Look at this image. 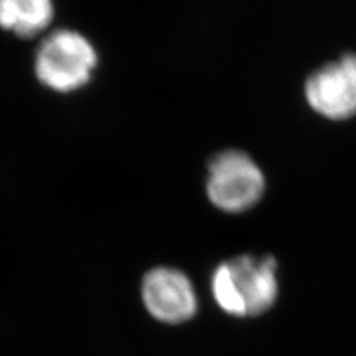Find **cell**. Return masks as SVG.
<instances>
[{
  "instance_id": "1",
  "label": "cell",
  "mask_w": 356,
  "mask_h": 356,
  "mask_svg": "<svg viewBox=\"0 0 356 356\" xmlns=\"http://www.w3.org/2000/svg\"><path fill=\"white\" fill-rule=\"evenodd\" d=\"M211 286L216 302L227 314L260 315L273 306L277 296L276 261L269 255H241L217 267Z\"/></svg>"
},
{
  "instance_id": "2",
  "label": "cell",
  "mask_w": 356,
  "mask_h": 356,
  "mask_svg": "<svg viewBox=\"0 0 356 356\" xmlns=\"http://www.w3.org/2000/svg\"><path fill=\"white\" fill-rule=\"evenodd\" d=\"M98 55L94 44L74 30L52 31L42 40L35 57L38 81L54 92L69 94L92 79Z\"/></svg>"
},
{
  "instance_id": "3",
  "label": "cell",
  "mask_w": 356,
  "mask_h": 356,
  "mask_svg": "<svg viewBox=\"0 0 356 356\" xmlns=\"http://www.w3.org/2000/svg\"><path fill=\"white\" fill-rule=\"evenodd\" d=\"M264 187L260 166L243 152H221L208 165V197L226 213H243L259 204Z\"/></svg>"
},
{
  "instance_id": "4",
  "label": "cell",
  "mask_w": 356,
  "mask_h": 356,
  "mask_svg": "<svg viewBox=\"0 0 356 356\" xmlns=\"http://www.w3.org/2000/svg\"><path fill=\"white\" fill-rule=\"evenodd\" d=\"M305 94L316 113L332 120L356 115V54L321 67L306 82Z\"/></svg>"
},
{
  "instance_id": "5",
  "label": "cell",
  "mask_w": 356,
  "mask_h": 356,
  "mask_svg": "<svg viewBox=\"0 0 356 356\" xmlns=\"http://www.w3.org/2000/svg\"><path fill=\"white\" fill-rule=\"evenodd\" d=\"M143 298L154 318L170 324L191 319L197 309L192 282L184 273L170 267H159L146 275Z\"/></svg>"
},
{
  "instance_id": "6",
  "label": "cell",
  "mask_w": 356,
  "mask_h": 356,
  "mask_svg": "<svg viewBox=\"0 0 356 356\" xmlns=\"http://www.w3.org/2000/svg\"><path fill=\"white\" fill-rule=\"evenodd\" d=\"M52 0H0V29L19 38L38 36L54 19Z\"/></svg>"
}]
</instances>
